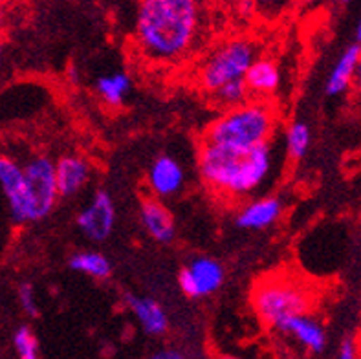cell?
<instances>
[{
  "mask_svg": "<svg viewBox=\"0 0 361 359\" xmlns=\"http://www.w3.org/2000/svg\"><path fill=\"white\" fill-rule=\"evenodd\" d=\"M200 32L198 0H137L134 42L149 63H180L192 51Z\"/></svg>",
  "mask_w": 361,
  "mask_h": 359,
  "instance_id": "6da1fadb",
  "label": "cell"
},
{
  "mask_svg": "<svg viewBox=\"0 0 361 359\" xmlns=\"http://www.w3.org/2000/svg\"><path fill=\"white\" fill-rule=\"evenodd\" d=\"M275 156L271 145L252 149L202 143L198 173L213 195L226 200L246 198L259 191L271 174Z\"/></svg>",
  "mask_w": 361,
  "mask_h": 359,
  "instance_id": "7a4b0ae2",
  "label": "cell"
},
{
  "mask_svg": "<svg viewBox=\"0 0 361 359\" xmlns=\"http://www.w3.org/2000/svg\"><path fill=\"white\" fill-rule=\"evenodd\" d=\"M277 130V114L268 101L247 99L235 109L222 110L207 125L202 143L252 149L270 145Z\"/></svg>",
  "mask_w": 361,
  "mask_h": 359,
  "instance_id": "3957f363",
  "label": "cell"
},
{
  "mask_svg": "<svg viewBox=\"0 0 361 359\" xmlns=\"http://www.w3.org/2000/svg\"><path fill=\"white\" fill-rule=\"evenodd\" d=\"M259 57V46L247 37H231L216 44L198 68V85L206 94H215L219 88L235 81H244V75Z\"/></svg>",
  "mask_w": 361,
  "mask_h": 359,
  "instance_id": "277c9868",
  "label": "cell"
},
{
  "mask_svg": "<svg viewBox=\"0 0 361 359\" xmlns=\"http://www.w3.org/2000/svg\"><path fill=\"white\" fill-rule=\"evenodd\" d=\"M252 305L262 323L277 328L284 319L308 314L312 308V296L307 288L288 279H266L253 290Z\"/></svg>",
  "mask_w": 361,
  "mask_h": 359,
  "instance_id": "5b68a950",
  "label": "cell"
},
{
  "mask_svg": "<svg viewBox=\"0 0 361 359\" xmlns=\"http://www.w3.org/2000/svg\"><path fill=\"white\" fill-rule=\"evenodd\" d=\"M24 167L23 224L39 222L54 211L59 200L55 182V162L48 156H33Z\"/></svg>",
  "mask_w": 361,
  "mask_h": 359,
  "instance_id": "8992f818",
  "label": "cell"
},
{
  "mask_svg": "<svg viewBox=\"0 0 361 359\" xmlns=\"http://www.w3.org/2000/svg\"><path fill=\"white\" fill-rule=\"evenodd\" d=\"M224 279L226 269L219 260L213 257H195L180 269L178 284L189 299H204L216 293Z\"/></svg>",
  "mask_w": 361,
  "mask_h": 359,
  "instance_id": "52a82bcc",
  "label": "cell"
},
{
  "mask_svg": "<svg viewBox=\"0 0 361 359\" xmlns=\"http://www.w3.org/2000/svg\"><path fill=\"white\" fill-rule=\"evenodd\" d=\"M75 224L88 241L105 242L116 226V205L110 193L105 189L94 193L88 204L79 211Z\"/></svg>",
  "mask_w": 361,
  "mask_h": 359,
  "instance_id": "ba28073f",
  "label": "cell"
},
{
  "mask_svg": "<svg viewBox=\"0 0 361 359\" xmlns=\"http://www.w3.org/2000/svg\"><path fill=\"white\" fill-rule=\"evenodd\" d=\"M183 183H185L183 165L171 154L158 156L147 171V185L158 200L176 196L183 189Z\"/></svg>",
  "mask_w": 361,
  "mask_h": 359,
  "instance_id": "9c48e42d",
  "label": "cell"
},
{
  "mask_svg": "<svg viewBox=\"0 0 361 359\" xmlns=\"http://www.w3.org/2000/svg\"><path fill=\"white\" fill-rule=\"evenodd\" d=\"M284 213V204L277 196H261L250 200L235 214V226L244 231H264L279 222Z\"/></svg>",
  "mask_w": 361,
  "mask_h": 359,
  "instance_id": "30bf717a",
  "label": "cell"
},
{
  "mask_svg": "<svg viewBox=\"0 0 361 359\" xmlns=\"http://www.w3.org/2000/svg\"><path fill=\"white\" fill-rule=\"evenodd\" d=\"M275 330L284 334V336L292 337L293 341H298L305 351L312 352V354H321L325 351L326 330L321 324L319 319L310 315V312L284 319Z\"/></svg>",
  "mask_w": 361,
  "mask_h": 359,
  "instance_id": "8fae6325",
  "label": "cell"
},
{
  "mask_svg": "<svg viewBox=\"0 0 361 359\" xmlns=\"http://www.w3.org/2000/svg\"><path fill=\"white\" fill-rule=\"evenodd\" d=\"M125 305L136 317L143 332L151 337H161L169 330V314L154 297L127 293Z\"/></svg>",
  "mask_w": 361,
  "mask_h": 359,
  "instance_id": "7c38bea8",
  "label": "cell"
},
{
  "mask_svg": "<svg viewBox=\"0 0 361 359\" xmlns=\"http://www.w3.org/2000/svg\"><path fill=\"white\" fill-rule=\"evenodd\" d=\"M0 191L6 196L11 220L23 224L24 167L6 154H0Z\"/></svg>",
  "mask_w": 361,
  "mask_h": 359,
  "instance_id": "4fadbf2b",
  "label": "cell"
},
{
  "mask_svg": "<svg viewBox=\"0 0 361 359\" xmlns=\"http://www.w3.org/2000/svg\"><path fill=\"white\" fill-rule=\"evenodd\" d=\"M92 167L79 154H66L55 162V182L59 198H72L90 182Z\"/></svg>",
  "mask_w": 361,
  "mask_h": 359,
  "instance_id": "5bb4252c",
  "label": "cell"
},
{
  "mask_svg": "<svg viewBox=\"0 0 361 359\" xmlns=\"http://www.w3.org/2000/svg\"><path fill=\"white\" fill-rule=\"evenodd\" d=\"M140 222L152 241L158 244H171L176 235V226L171 211L161 200L149 196L140 205Z\"/></svg>",
  "mask_w": 361,
  "mask_h": 359,
  "instance_id": "9a60e30c",
  "label": "cell"
},
{
  "mask_svg": "<svg viewBox=\"0 0 361 359\" xmlns=\"http://www.w3.org/2000/svg\"><path fill=\"white\" fill-rule=\"evenodd\" d=\"M250 99L266 101L275 96L281 87V68L270 57H257L244 75Z\"/></svg>",
  "mask_w": 361,
  "mask_h": 359,
  "instance_id": "2e32d148",
  "label": "cell"
},
{
  "mask_svg": "<svg viewBox=\"0 0 361 359\" xmlns=\"http://www.w3.org/2000/svg\"><path fill=\"white\" fill-rule=\"evenodd\" d=\"M361 57V44L354 42V44L347 46L338 61L334 63L332 70H330L329 78L325 83V92L329 97H339L347 94L350 88L354 87V75H356L357 61Z\"/></svg>",
  "mask_w": 361,
  "mask_h": 359,
  "instance_id": "e0dca14e",
  "label": "cell"
},
{
  "mask_svg": "<svg viewBox=\"0 0 361 359\" xmlns=\"http://www.w3.org/2000/svg\"><path fill=\"white\" fill-rule=\"evenodd\" d=\"M133 90V78L123 70L99 75L96 81V94L109 107L123 105Z\"/></svg>",
  "mask_w": 361,
  "mask_h": 359,
  "instance_id": "ac0fdd59",
  "label": "cell"
},
{
  "mask_svg": "<svg viewBox=\"0 0 361 359\" xmlns=\"http://www.w3.org/2000/svg\"><path fill=\"white\" fill-rule=\"evenodd\" d=\"M70 269L96 281H105L112 275V262L105 253L96 250L75 251L68 260Z\"/></svg>",
  "mask_w": 361,
  "mask_h": 359,
  "instance_id": "d6986e66",
  "label": "cell"
},
{
  "mask_svg": "<svg viewBox=\"0 0 361 359\" xmlns=\"http://www.w3.org/2000/svg\"><path fill=\"white\" fill-rule=\"evenodd\" d=\"M312 143V132L305 121H292L284 132L286 154L293 162H299L308 154Z\"/></svg>",
  "mask_w": 361,
  "mask_h": 359,
  "instance_id": "ffe728a7",
  "label": "cell"
},
{
  "mask_svg": "<svg viewBox=\"0 0 361 359\" xmlns=\"http://www.w3.org/2000/svg\"><path fill=\"white\" fill-rule=\"evenodd\" d=\"M209 97L211 101L219 107V109L228 110L246 103V101L250 99V94H247L246 83L235 81V83H229V85H224L222 88H219V90H216L215 94H211Z\"/></svg>",
  "mask_w": 361,
  "mask_h": 359,
  "instance_id": "44dd1931",
  "label": "cell"
},
{
  "mask_svg": "<svg viewBox=\"0 0 361 359\" xmlns=\"http://www.w3.org/2000/svg\"><path fill=\"white\" fill-rule=\"evenodd\" d=\"M13 348L18 359H41V346L30 327H18L13 334Z\"/></svg>",
  "mask_w": 361,
  "mask_h": 359,
  "instance_id": "7402d4cb",
  "label": "cell"
},
{
  "mask_svg": "<svg viewBox=\"0 0 361 359\" xmlns=\"http://www.w3.org/2000/svg\"><path fill=\"white\" fill-rule=\"evenodd\" d=\"M253 13L262 20H277L298 4V0H250Z\"/></svg>",
  "mask_w": 361,
  "mask_h": 359,
  "instance_id": "603a6c76",
  "label": "cell"
},
{
  "mask_svg": "<svg viewBox=\"0 0 361 359\" xmlns=\"http://www.w3.org/2000/svg\"><path fill=\"white\" fill-rule=\"evenodd\" d=\"M18 305L23 308V312L30 317H37L39 315V303H37V293L32 282H23L18 284L17 290Z\"/></svg>",
  "mask_w": 361,
  "mask_h": 359,
  "instance_id": "cb8c5ba5",
  "label": "cell"
},
{
  "mask_svg": "<svg viewBox=\"0 0 361 359\" xmlns=\"http://www.w3.org/2000/svg\"><path fill=\"white\" fill-rule=\"evenodd\" d=\"M338 359H360V351L354 337H345L338 348Z\"/></svg>",
  "mask_w": 361,
  "mask_h": 359,
  "instance_id": "d4e9b609",
  "label": "cell"
},
{
  "mask_svg": "<svg viewBox=\"0 0 361 359\" xmlns=\"http://www.w3.org/2000/svg\"><path fill=\"white\" fill-rule=\"evenodd\" d=\"M147 359H189L188 355L183 354L182 351L178 348H160V351H156L154 354H151Z\"/></svg>",
  "mask_w": 361,
  "mask_h": 359,
  "instance_id": "484cf974",
  "label": "cell"
},
{
  "mask_svg": "<svg viewBox=\"0 0 361 359\" xmlns=\"http://www.w3.org/2000/svg\"><path fill=\"white\" fill-rule=\"evenodd\" d=\"M353 88H356V92L360 94V97H361V57H360V61H357V68H356V75H354V87Z\"/></svg>",
  "mask_w": 361,
  "mask_h": 359,
  "instance_id": "4316f807",
  "label": "cell"
},
{
  "mask_svg": "<svg viewBox=\"0 0 361 359\" xmlns=\"http://www.w3.org/2000/svg\"><path fill=\"white\" fill-rule=\"evenodd\" d=\"M301 6H307V8H314V6H319L323 4L325 0H298Z\"/></svg>",
  "mask_w": 361,
  "mask_h": 359,
  "instance_id": "83f0119b",
  "label": "cell"
},
{
  "mask_svg": "<svg viewBox=\"0 0 361 359\" xmlns=\"http://www.w3.org/2000/svg\"><path fill=\"white\" fill-rule=\"evenodd\" d=\"M356 42L357 44H361V17L360 20H357V26H356Z\"/></svg>",
  "mask_w": 361,
  "mask_h": 359,
  "instance_id": "f1b7e54d",
  "label": "cell"
},
{
  "mask_svg": "<svg viewBox=\"0 0 361 359\" xmlns=\"http://www.w3.org/2000/svg\"><path fill=\"white\" fill-rule=\"evenodd\" d=\"M200 4H219V2H224V0H198Z\"/></svg>",
  "mask_w": 361,
  "mask_h": 359,
  "instance_id": "f546056e",
  "label": "cell"
},
{
  "mask_svg": "<svg viewBox=\"0 0 361 359\" xmlns=\"http://www.w3.org/2000/svg\"><path fill=\"white\" fill-rule=\"evenodd\" d=\"M2 59H4V46L0 42V66H2Z\"/></svg>",
  "mask_w": 361,
  "mask_h": 359,
  "instance_id": "4dcf8cb0",
  "label": "cell"
},
{
  "mask_svg": "<svg viewBox=\"0 0 361 359\" xmlns=\"http://www.w3.org/2000/svg\"><path fill=\"white\" fill-rule=\"evenodd\" d=\"M220 359H240V358H235V355H222Z\"/></svg>",
  "mask_w": 361,
  "mask_h": 359,
  "instance_id": "1f68e13d",
  "label": "cell"
},
{
  "mask_svg": "<svg viewBox=\"0 0 361 359\" xmlns=\"http://www.w3.org/2000/svg\"><path fill=\"white\" fill-rule=\"evenodd\" d=\"M339 4H350V2H353V0H338Z\"/></svg>",
  "mask_w": 361,
  "mask_h": 359,
  "instance_id": "d6a6232c",
  "label": "cell"
},
{
  "mask_svg": "<svg viewBox=\"0 0 361 359\" xmlns=\"http://www.w3.org/2000/svg\"><path fill=\"white\" fill-rule=\"evenodd\" d=\"M0 20H2V4H0Z\"/></svg>",
  "mask_w": 361,
  "mask_h": 359,
  "instance_id": "836d02e7",
  "label": "cell"
}]
</instances>
